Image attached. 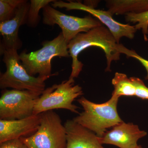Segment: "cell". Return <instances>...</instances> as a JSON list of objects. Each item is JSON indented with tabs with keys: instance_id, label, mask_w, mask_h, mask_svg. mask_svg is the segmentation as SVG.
Instances as JSON below:
<instances>
[{
	"instance_id": "22",
	"label": "cell",
	"mask_w": 148,
	"mask_h": 148,
	"mask_svg": "<svg viewBox=\"0 0 148 148\" xmlns=\"http://www.w3.org/2000/svg\"><path fill=\"white\" fill-rule=\"evenodd\" d=\"M135 148H143L142 147V146L140 145H138L137 147H136Z\"/></svg>"
},
{
	"instance_id": "10",
	"label": "cell",
	"mask_w": 148,
	"mask_h": 148,
	"mask_svg": "<svg viewBox=\"0 0 148 148\" xmlns=\"http://www.w3.org/2000/svg\"><path fill=\"white\" fill-rule=\"evenodd\" d=\"M30 3L25 1L18 7L12 18L0 23V32L3 37L1 51L8 49H18L22 46L18 33L21 25L27 23Z\"/></svg>"
},
{
	"instance_id": "4",
	"label": "cell",
	"mask_w": 148,
	"mask_h": 148,
	"mask_svg": "<svg viewBox=\"0 0 148 148\" xmlns=\"http://www.w3.org/2000/svg\"><path fill=\"white\" fill-rule=\"evenodd\" d=\"M17 49H8L1 51L3 55V61L6 67V71L1 74L0 88L5 89L28 90L41 95L45 90V81L49 77H37L30 75L22 66Z\"/></svg>"
},
{
	"instance_id": "3",
	"label": "cell",
	"mask_w": 148,
	"mask_h": 148,
	"mask_svg": "<svg viewBox=\"0 0 148 148\" xmlns=\"http://www.w3.org/2000/svg\"><path fill=\"white\" fill-rule=\"evenodd\" d=\"M69 43L62 32L53 40L43 42L42 47L39 50L27 53L24 51L19 54L22 66L30 75L37 74L41 77H50L51 74V61L55 56L69 57Z\"/></svg>"
},
{
	"instance_id": "12",
	"label": "cell",
	"mask_w": 148,
	"mask_h": 148,
	"mask_svg": "<svg viewBox=\"0 0 148 148\" xmlns=\"http://www.w3.org/2000/svg\"><path fill=\"white\" fill-rule=\"evenodd\" d=\"M41 114L22 119H0V143L12 139L26 137L34 133L40 122Z\"/></svg>"
},
{
	"instance_id": "5",
	"label": "cell",
	"mask_w": 148,
	"mask_h": 148,
	"mask_svg": "<svg viewBox=\"0 0 148 148\" xmlns=\"http://www.w3.org/2000/svg\"><path fill=\"white\" fill-rule=\"evenodd\" d=\"M82 88L75 84L74 78H69L60 84H54L44 90L38 98L34 114L38 115L54 109H63L79 113L78 107L73 104L75 99L83 95Z\"/></svg>"
},
{
	"instance_id": "21",
	"label": "cell",
	"mask_w": 148,
	"mask_h": 148,
	"mask_svg": "<svg viewBox=\"0 0 148 148\" xmlns=\"http://www.w3.org/2000/svg\"><path fill=\"white\" fill-rule=\"evenodd\" d=\"M129 57H132V58H135L138 60L139 62L142 64V65L145 69L147 71V76L145 78V79H148V60H146L145 58L141 57L140 55H138V53H136L135 51L131 50V53L130 54ZM128 57V58H129Z\"/></svg>"
},
{
	"instance_id": "11",
	"label": "cell",
	"mask_w": 148,
	"mask_h": 148,
	"mask_svg": "<svg viewBox=\"0 0 148 148\" xmlns=\"http://www.w3.org/2000/svg\"><path fill=\"white\" fill-rule=\"evenodd\" d=\"M147 135V132L140 130L138 125L123 121L106 131L100 138L102 145H114L120 148H135L138 146V140Z\"/></svg>"
},
{
	"instance_id": "2",
	"label": "cell",
	"mask_w": 148,
	"mask_h": 148,
	"mask_svg": "<svg viewBox=\"0 0 148 148\" xmlns=\"http://www.w3.org/2000/svg\"><path fill=\"white\" fill-rule=\"evenodd\" d=\"M119 98L112 95L106 103L97 104L82 97L77 101L84 111L73 120L102 138L107 129L123 121L117 110Z\"/></svg>"
},
{
	"instance_id": "9",
	"label": "cell",
	"mask_w": 148,
	"mask_h": 148,
	"mask_svg": "<svg viewBox=\"0 0 148 148\" xmlns=\"http://www.w3.org/2000/svg\"><path fill=\"white\" fill-rule=\"evenodd\" d=\"M51 5L54 8H66L67 10H82L88 12L98 18L102 24L106 25L118 43L123 37L130 39H133L137 30L135 26L122 24L115 20L113 18V15L108 10L96 9L85 5L80 2L69 1L67 3L62 1H55L51 3Z\"/></svg>"
},
{
	"instance_id": "13",
	"label": "cell",
	"mask_w": 148,
	"mask_h": 148,
	"mask_svg": "<svg viewBox=\"0 0 148 148\" xmlns=\"http://www.w3.org/2000/svg\"><path fill=\"white\" fill-rule=\"evenodd\" d=\"M64 126L66 133V148H105L100 138L95 133L73 119L67 120Z\"/></svg>"
},
{
	"instance_id": "20",
	"label": "cell",
	"mask_w": 148,
	"mask_h": 148,
	"mask_svg": "<svg viewBox=\"0 0 148 148\" xmlns=\"http://www.w3.org/2000/svg\"><path fill=\"white\" fill-rule=\"evenodd\" d=\"M0 148H29L21 138L7 140L0 143Z\"/></svg>"
},
{
	"instance_id": "17",
	"label": "cell",
	"mask_w": 148,
	"mask_h": 148,
	"mask_svg": "<svg viewBox=\"0 0 148 148\" xmlns=\"http://www.w3.org/2000/svg\"><path fill=\"white\" fill-rule=\"evenodd\" d=\"M24 1V0H1V22L8 21L12 18L15 14L18 7Z\"/></svg>"
},
{
	"instance_id": "7",
	"label": "cell",
	"mask_w": 148,
	"mask_h": 148,
	"mask_svg": "<svg viewBox=\"0 0 148 148\" xmlns=\"http://www.w3.org/2000/svg\"><path fill=\"white\" fill-rule=\"evenodd\" d=\"M40 95L28 90H3L0 98V119H20L33 115Z\"/></svg>"
},
{
	"instance_id": "19",
	"label": "cell",
	"mask_w": 148,
	"mask_h": 148,
	"mask_svg": "<svg viewBox=\"0 0 148 148\" xmlns=\"http://www.w3.org/2000/svg\"><path fill=\"white\" fill-rule=\"evenodd\" d=\"M130 78L135 86V96L144 100H148V88L143 80L135 77H131Z\"/></svg>"
},
{
	"instance_id": "16",
	"label": "cell",
	"mask_w": 148,
	"mask_h": 148,
	"mask_svg": "<svg viewBox=\"0 0 148 148\" xmlns=\"http://www.w3.org/2000/svg\"><path fill=\"white\" fill-rule=\"evenodd\" d=\"M54 0H32L30 1L27 23L30 27H35L40 21V16L39 13L40 10L43 9Z\"/></svg>"
},
{
	"instance_id": "15",
	"label": "cell",
	"mask_w": 148,
	"mask_h": 148,
	"mask_svg": "<svg viewBox=\"0 0 148 148\" xmlns=\"http://www.w3.org/2000/svg\"><path fill=\"white\" fill-rule=\"evenodd\" d=\"M114 90L112 95L120 98L121 96L135 95L136 89L130 78L125 74L116 73L112 80Z\"/></svg>"
},
{
	"instance_id": "1",
	"label": "cell",
	"mask_w": 148,
	"mask_h": 148,
	"mask_svg": "<svg viewBox=\"0 0 148 148\" xmlns=\"http://www.w3.org/2000/svg\"><path fill=\"white\" fill-rule=\"evenodd\" d=\"M91 47L100 48L105 52L107 58L106 71H111L112 62L119 60L121 53L127 56L130 51L123 45L117 43L109 29L103 25L86 33H80L68 44L69 54L73 59L72 72L69 78L74 79L78 77L83 64L78 60V56L83 51Z\"/></svg>"
},
{
	"instance_id": "18",
	"label": "cell",
	"mask_w": 148,
	"mask_h": 148,
	"mask_svg": "<svg viewBox=\"0 0 148 148\" xmlns=\"http://www.w3.org/2000/svg\"><path fill=\"white\" fill-rule=\"evenodd\" d=\"M125 20L127 22L135 24L137 30L141 29L145 41L148 40V11L140 14H127L125 15Z\"/></svg>"
},
{
	"instance_id": "14",
	"label": "cell",
	"mask_w": 148,
	"mask_h": 148,
	"mask_svg": "<svg viewBox=\"0 0 148 148\" xmlns=\"http://www.w3.org/2000/svg\"><path fill=\"white\" fill-rule=\"evenodd\" d=\"M106 5L112 15L140 14L148 11V0H110Z\"/></svg>"
},
{
	"instance_id": "6",
	"label": "cell",
	"mask_w": 148,
	"mask_h": 148,
	"mask_svg": "<svg viewBox=\"0 0 148 148\" xmlns=\"http://www.w3.org/2000/svg\"><path fill=\"white\" fill-rule=\"evenodd\" d=\"M41 114L37 131L21 139L29 148H66V129L61 118L53 110Z\"/></svg>"
},
{
	"instance_id": "8",
	"label": "cell",
	"mask_w": 148,
	"mask_h": 148,
	"mask_svg": "<svg viewBox=\"0 0 148 148\" xmlns=\"http://www.w3.org/2000/svg\"><path fill=\"white\" fill-rule=\"evenodd\" d=\"M43 22L48 26L57 24L68 43L81 32L86 33L95 27L102 26L99 20L90 16L80 18L60 12L49 5L43 9Z\"/></svg>"
}]
</instances>
